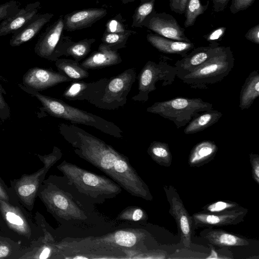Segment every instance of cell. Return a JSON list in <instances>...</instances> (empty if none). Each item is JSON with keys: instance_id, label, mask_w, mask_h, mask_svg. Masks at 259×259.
I'll use <instances>...</instances> for the list:
<instances>
[{"instance_id": "6da1fadb", "label": "cell", "mask_w": 259, "mask_h": 259, "mask_svg": "<svg viewBox=\"0 0 259 259\" xmlns=\"http://www.w3.org/2000/svg\"><path fill=\"white\" fill-rule=\"evenodd\" d=\"M59 133L81 158L107 175L129 193L147 200L153 197L128 159L101 139L74 124L61 123Z\"/></svg>"}, {"instance_id": "7a4b0ae2", "label": "cell", "mask_w": 259, "mask_h": 259, "mask_svg": "<svg viewBox=\"0 0 259 259\" xmlns=\"http://www.w3.org/2000/svg\"><path fill=\"white\" fill-rule=\"evenodd\" d=\"M19 86L25 92L36 97L41 103L44 110L52 116L69 121L73 124L93 127L115 138L123 137L122 131L112 122L70 106L61 100L42 95L22 84Z\"/></svg>"}, {"instance_id": "3957f363", "label": "cell", "mask_w": 259, "mask_h": 259, "mask_svg": "<svg viewBox=\"0 0 259 259\" xmlns=\"http://www.w3.org/2000/svg\"><path fill=\"white\" fill-rule=\"evenodd\" d=\"M67 184L80 194L95 200L104 201L119 194L121 187L112 180L84 169L65 160L60 165Z\"/></svg>"}, {"instance_id": "277c9868", "label": "cell", "mask_w": 259, "mask_h": 259, "mask_svg": "<svg viewBox=\"0 0 259 259\" xmlns=\"http://www.w3.org/2000/svg\"><path fill=\"white\" fill-rule=\"evenodd\" d=\"M234 62L231 48L221 46L207 61L179 78L191 88L206 90L228 76L234 67Z\"/></svg>"}, {"instance_id": "5b68a950", "label": "cell", "mask_w": 259, "mask_h": 259, "mask_svg": "<svg viewBox=\"0 0 259 259\" xmlns=\"http://www.w3.org/2000/svg\"><path fill=\"white\" fill-rule=\"evenodd\" d=\"M212 109L211 103L201 98L179 97L155 102L146 111L172 121L180 128L186 126L198 114Z\"/></svg>"}, {"instance_id": "8992f818", "label": "cell", "mask_w": 259, "mask_h": 259, "mask_svg": "<svg viewBox=\"0 0 259 259\" xmlns=\"http://www.w3.org/2000/svg\"><path fill=\"white\" fill-rule=\"evenodd\" d=\"M170 59L161 56L159 61L146 62L138 76V93L132 97L135 101L145 102L149 99V94L156 89L155 84L162 81L163 87L171 84L177 75L175 66L168 64Z\"/></svg>"}, {"instance_id": "52a82bcc", "label": "cell", "mask_w": 259, "mask_h": 259, "mask_svg": "<svg viewBox=\"0 0 259 259\" xmlns=\"http://www.w3.org/2000/svg\"><path fill=\"white\" fill-rule=\"evenodd\" d=\"M136 75L135 69L132 68L108 78L100 98L93 105L106 110H115L123 107L126 103L127 97L136 80Z\"/></svg>"}, {"instance_id": "ba28073f", "label": "cell", "mask_w": 259, "mask_h": 259, "mask_svg": "<svg viewBox=\"0 0 259 259\" xmlns=\"http://www.w3.org/2000/svg\"><path fill=\"white\" fill-rule=\"evenodd\" d=\"M64 26L63 16H61L46 28L35 44L34 51L36 55L55 62L64 56L72 40L70 37L63 35Z\"/></svg>"}, {"instance_id": "9c48e42d", "label": "cell", "mask_w": 259, "mask_h": 259, "mask_svg": "<svg viewBox=\"0 0 259 259\" xmlns=\"http://www.w3.org/2000/svg\"><path fill=\"white\" fill-rule=\"evenodd\" d=\"M164 191L169 204V212L175 219L180 232L181 243L186 248L191 244L193 221L186 209L177 189L171 185H164Z\"/></svg>"}, {"instance_id": "30bf717a", "label": "cell", "mask_w": 259, "mask_h": 259, "mask_svg": "<svg viewBox=\"0 0 259 259\" xmlns=\"http://www.w3.org/2000/svg\"><path fill=\"white\" fill-rule=\"evenodd\" d=\"M143 27L155 32L161 36L181 41L191 42L185 34L176 19L164 12L157 13L153 11L145 19Z\"/></svg>"}, {"instance_id": "8fae6325", "label": "cell", "mask_w": 259, "mask_h": 259, "mask_svg": "<svg viewBox=\"0 0 259 259\" xmlns=\"http://www.w3.org/2000/svg\"><path fill=\"white\" fill-rule=\"evenodd\" d=\"M248 209L241 208L219 212L201 211L192 214L193 224L195 228H213L238 224L244 221Z\"/></svg>"}, {"instance_id": "7c38bea8", "label": "cell", "mask_w": 259, "mask_h": 259, "mask_svg": "<svg viewBox=\"0 0 259 259\" xmlns=\"http://www.w3.org/2000/svg\"><path fill=\"white\" fill-rule=\"evenodd\" d=\"M72 81L71 79L52 69L34 67L28 69L22 77V84L38 92L61 83Z\"/></svg>"}, {"instance_id": "4fadbf2b", "label": "cell", "mask_w": 259, "mask_h": 259, "mask_svg": "<svg viewBox=\"0 0 259 259\" xmlns=\"http://www.w3.org/2000/svg\"><path fill=\"white\" fill-rule=\"evenodd\" d=\"M108 78H103L96 81L86 82L74 81L64 91L62 96L70 101H87L93 104L100 97Z\"/></svg>"}, {"instance_id": "5bb4252c", "label": "cell", "mask_w": 259, "mask_h": 259, "mask_svg": "<svg viewBox=\"0 0 259 259\" xmlns=\"http://www.w3.org/2000/svg\"><path fill=\"white\" fill-rule=\"evenodd\" d=\"M219 42L209 44L208 46L194 48L185 57L174 64L178 78L202 65L212 57L220 49Z\"/></svg>"}, {"instance_id": "9a60e30c", "label": "cell", "mask_w": 259, "mask_h": 259, "mask_svg": "<svg viewBox=\"0 0 259 259\" xmlns=\"http://www.w3.org/2000/svg\"><path fill=\"white\" fill-rule=\"evenodd\" d=\"M107 14L106 9L99 8L74 11L63 16L64 30L74 31L90 27Z\"/></svg>"}, {"instance_id": "2e32d148", "label": "cell", "mask_w": 259, "mask_h": 259, "mask_svg": "<svg viewBox=\"0 0 259 259\" xmlns=\"http://www.w3.org/2000/svg\"><path fill=\"white\" fill-rule=\"evenodd\" d=\"M40 3L36 1L20 8L0 23V37L15 33L37 14Z\"/></svg>"}, {"instance_id": "e0dca14e", "label": "cell", "mask_w": 259, "mask_h": 259, "mask_svg": "<svg viewBox=\"0 0 259 259\" xmlns=\"http://www.w3.org/2000/svg\"><path fill=\"white\" fill-rule=\"evenodd\" d=\"M54 17L50 13L37 14L26 24L13 33L9 44L11 47H18L34 37Z\"/></svg>"}, {"instance_id": "ac0fdd59", "label": "cell", "mask_w": 259, "mask_h": 259, "mask_svg": "<svg viewBox=\"0 0 259 259\" xmlns=\"http://www.w3.org/2000/svg\"><path fill=\"white\" fill-rule=\"evenodd\" d=\"M200 235L211 245L222 248L244 247L250 244L248 239L222 229L206 228L200 233Z\"/></svg>"}, {"instance_id": "d6986e66", "label": "cell", "mask_w": 259, "mask_h": 259, "mask_svg": "<svg viewBox=\"0 0 259 259\" xmlns=\"http://www.w3.org/2000/svg\"><path fill=\"white\" fill-rule=\"evenodd\" d=\"M147 41L159 52L166 54L185 57L195 48L192 42L181 41L167 38L158 34L149 33L146 36Z\"/></svg>"}, {"instance_id": "ffe728a7", "label": "cell", "mask_w": 259, "mask_h": 259, "mask_svg": "<svg viewBox=\"0 0 259 259\" xmlns=\"http://www.w3.org/2000/svg\"><path fill=\"white\" fill-rule=\"evenodd\" d=\"M121 62V56L117 51L112 50L101 43L98 50L92 53L80 65L87 70L96 69L116 65Z\"/></svg>"}, {"instance_id": "44dd1931", "label": "cell", "mask_w": 259, "mask_h": 259, "mask_svg": "<svg viewBox=\"0 0 259 259\" xmlns=\"http://www.w3.org/2000/svg\"><path fill=\"white\" fill-rule=\"evenodd\" d=\"M218 150L214 142L203 140L196 144L192 149L188 157L190 166L199 167L212 160Z\"/></svg>"}, {"instance_id": "7402d4cb", "label": "cell", "mask_w": 259, "mask_h": 259, "mask_svg": "<svg viewBox=\"0 0 259 259\" xmlns=\"http://www.w3.org/2000/svg\"><path fill=\"white\" fill-rule=\"evenodd\" d=\"M258 96L259 73L257 70H254L248 75L242 86L239 95V107L242 110L248 109Z\"/></svg>"}, {"instance_id": "603a6c76", "label": "cell", "mask_w": 259, "mask_h": 259, "mask_svg": "<svg viewBox=\"0 0 259 259\" xmlns=\"http://www.w3.org/2000/svg\"><path fill=\"white\" fill-rule=\"evenodd\" d=\"M222 115L221 112L212 109L200 113L186 125L184 133L189 135L202 132L217 123Z\"/></svg>"}, {"instance_id": "cb8c5ba5", "label": "cell", "mask_w": 259, "mask_h": 259, "mask_svg": "<svg viewBox=\"0 0 259 259\" xmlns=\"http://www.w3.org/2000/svg\"><path fill=\"white\" fill-rule=\"evenodd\" d=\"M55 65L59 72L72 81L80 80L89 76L88 70L74 60L59 58L55 61Z\"/></svg>"}, {"instance_id": "d4e9b609", "label": "cell", "mask_w": 259, "mask_h": 259, "mask_svg": "<svg viewBox=\"0 0 259 259\" xmlns=\"http://www.w3.org/2000/svg\"><path fill=\"white\" fill-rule=\"evenodd\" d=\"M145 236L144 232L120 230L105 239L119 246L132 248L142 241Z\"/></svg>"}, {"instance_id": "484cf974", "label": "cell", "mask_w": 259, "mask_h": 259, "mask_svg": "<svg viewBox=\"0 0 259 259\" xmlns=\"http://www.w3.org/2000/svg\"><path fill=\"white\" fill-rule=\"evenodd\" d=\"M147 153L151 158L159 165L165 167L171 165L172 155L167 143L153 141L147 149Z\"/></svg>"}, {"instance_id": "4316f807", "label": "cell", "mask_w": 259, "mask_h": 259, "mask_svg": "<svg viewBox=\"0 0 259 259\" xmlns=\"http://www.w3.org/2000/svg\"><path fill=\"white\" fill-rule=\"evenodd\" d=\"M96 41L95 38H85L77 41L71 40L65 53L64 56H71L79 62L90 52L92 45Z\"/></svg>"}, {"instance_id": "83f0119b", "label": "cell", "mask_w": 259, "mask_h": 259, "mask_svg": "<svg viewBox=\"0 0 259 259\" xmlns=\"http://www.w3.org/2000/svg\"><path fill=\"white\" fill-rule=\"evenodd\" d=\"M136 32L127 29L122 33H108L104 32L102 38V43L113 51L124 48L130 37Z\"/></svg>"}, {"instance_id": "f1b7e54d", "label": "cell", "mask_w": 259, "mask_h": 259, "mask_svg": "<svg viewBox=\"0 0 259 259\" xmlns=\"http://www.w3.org/2000/svg\"><path fill=\"white\" fill-rule=\"evenodd\" d=\"M209 1L206 4L203 5L200 0H188L185 11L186 18L184 26L186 28L193 26L197 18L203 14L207 9Z\"/></svg>"}, {"instance_id": "f546056e", "label": "cell", "mask_w": 259, "mask_h": 259, "mask_svg": "<svg viewBox=\"0 0 259 259\" xmlns=\"http://www.w3.org/2000/svg\"><path fill=\"white\" fill-rule=\"evenodd\" d=\"M155 0H148L136 9L133 15L132 27L142 28V24L146 17L154 10Z\"/></svg>"}, {"instance_id": "4dcf8cb0", "label": "cell", "mask_w": 259, "mask_h": 259, "mask_svg": "<svg viewBox=\"0 0 259 259\" xmlns=\"http://www.w3.org/2000/svg\"><path fill=\"white\" fill-rule=\"evenodd\" d=\"M239 204L228 200H220L208 203L202 208V211L206 212H219L224 211L236 210L241 208Z\"/></svg>"}, {"instance_id": "1f68e13d", "label": "cell", "mask_w": 259, "mask_h": 259, "mask_svg": "<svg viewBox=\"0 0 259 259\" xmlns=\"http://www.w3.org/2000/svg\"><path fill=\"white\" fill-rule=\"evenodd\" d=\"M125 20L121 14L115 16L106 23L104 32L108 33H122L127 29L125 25Z\"/></svg>"}, {"instance_id": "d6a6232c", "label": "cell", "mask_w": 259, "mask_h": 259, "mask_svg": "<svg viewBox=\"0 0 259 259\" xmlns=\"http://www.w3.org/2000/svg\"><path fill=\"white\" fill-rule=\"evenodd\" d=\"M20 4L15 0H11L0 5V21L15 13L19 9Z\"/></svg>"}, {"instance_id": "836d02e7", "label": "cell", "mask_w": 259, "mask_h": 259, "mask_svg": "<svg viewBox=\"0 0 259 259\" xmlns=\"http://www.w3.org/2000/svg\"><path fill=\"white\" fill-rule=\"evenodd\" d=\"M4 94L6 95L7 93L0 80V119L3 120H7L10 116V109L4 98Z\"/></svg>"}, {"instance_id": "e575fe53", "label": "cell", "mask_w": 259, "mask_h": 259, "mask_svg": "<svg viewBox=\"0 0 259 259\" xmlns=\"http://www.w3.org/2000/svg\"><path fill=\"white\" fill-rule=\"evenodd\" d=\"M227 28L226 27H217L211 31L203 36V37L206 40L209 42V44L213 42H218L221 41L224 37Z\"/></svg>"}, {"instance_id": "d590c367", "label": "cell", "mask_w": 259, "mask_h": 259, "mask_svg": "<svg viewBox=\"0 0 259 259\" xmlns=\"http://www.w3.org/2000/svg\"><path fill=\"white\" fill-rule=\"evenodd\" d=\"M132 214L123 212V214H121V218L123 219H127L133 220L134 221H139L140 220H146L147 219V215L146 213L141 208L136 207L134 208L133 210H131Z\"/></svg>"}, {"instance_id": "8d00e7d4", "label": "cell", "mask_w": 259, "mask_h": 259, "mask_svg": "<svg viewBox=\"0 0 259 259\" xmlns=\"http://www.w3.org/2000/svg\"><path fill=\"white\" fill-rule=\"evenodd\" d=\"M255 0H232L230 12L236 14L250 7Z\"/></svg>"}, {"instance_id": "74e56055", "label": "cell", "mask_w": 259, "mask_h": 259, "mask_svg": "<svg viewBox=\"0 0 259 259\" xmlns=\"http://www.w3.org/2000/svg\"><path fill=\"white\" fill-rule=\"evenodd\" d=\"M249 155L253 179L259 185V155L252 153Z\"/></svg>"}, {"instance_id": "f35d334b", "label": "cell", "mask_w": 259, "mask_h": 259, "mask_svg": "<svg viewBox=\"0 0 259 259\" xmlns=\"http://www.w3.org/2000/svg\"><path fill=\"white\" fill-rule=\"evenodd\" d=\"M171 10L180 14H184L188 0H169Z\"/></svg>"}, {"instance_id": "ab89813d", "label": "cell", "mask_w": 259, "mask_h": 259, "mask_svg": "<svg viewBox=\"0 0 259 259\" xmlns=\"http://www.w3.org/2000/svg\"><path fill=\"white\" fill-rule=\"evenodd\" d=\"M245 37L252 42L259 45V24L249 29L245 33Z\"/></svg>"}, {"instance_id": "60d3db41", "label": "cell", "mask_w": 259, "mask_h": 259, "mask_svg": "<svg viewBox=\"0 0 259 259\" xmlns=\"http://www.w3.org/2000/svg\"><path fill=\"white\" fill-rule=\"evenodd\" d=\"M212 2L213 9L215 12L223 11L227 7L230 0H208Z\"/></svg>"}, {"instance_id": "b9f144b4", "label": "cell", "mask_w": 259, "mask_h": 259, "mask_svg": "<svg viewBox=\"0 0 259 259\" xmlns=\"http://www.w3.org/2000/svg\"><path fill=\"white\" fill-rule=\"evenodd\" d=\"M36 189L34 185H25L20 187L18 189L19 194L23 196H27L32 194Z\"/></svg>"}, {"instance_id": "7bdbcfd3", "label": "cell", "mask_w": 259, "mask_h": 259, "mask_svg": "<svg viewBox=\"0 0 259 259\" xmlns=\"http://www.w3.org/2000/svg\"><path fill=\"white\" fill-rule=\"evenodd\" d=\"M6 218L11 224L17 225H22L23 224L22 219L13 212H8L6 214Z\"/></svg>"}, {"instance_id": "ee69618b", "label": "cell", "mask_w": 259, "mask_h": 259, "mask_svg": "<svg viewBox=\"0 0 259 259\" xmlns=\"http://www.w3.org/2000/svg\"><path fill=\"white\" fill-rule=\"evenodd\" d=\"M211 251L210 253L206 257H205V258H214V259H219V258H231L230 257L226 256L223 255L221 253H219L218 251L215 250V248L213 247V246L211 245Z\"/></svg>"}, {"instance_id": "f6af8a7d", "label": "cell", "mask_w": 259, "mask_h": 259, "mask_svg": "<svg viewBox=\"0 0 259 259\" xmlns=\"http://www.w3.org/2000/svg\"><path fill=\"white\" fill-rule=\"evenodd\" d=\"M9 248L5 246H0V257H3L8 255Z\"/></svg>"}, {"instance_id": "bcb514c9", "label": "cell", "mask_w": 259, "mask_h": 259, "mask_svg": "<svg viewBox=\"0 0 259 259\" xmlns=\"http://www.w3.org/2000/svg\"><path fill=\"white\" fill-rule=\"evenodd\" d=\"M50 253V249L49 248H45L42 252L41 253L40 256H39V258L40 259H46L47 258L48 256H49V255Z\"/></svg>"}, {"instance_id": "7dc6e473", "label": "cell", "mask_w": 259, "mask_h": 259, "mask_svg": "<svg viewBox=\"0 0 259 259\" xmlns=\"http://www.w3.org/2000/svg\"><path fill=\"white\" fill-rule=\"evenodd\" d=\"M135 0H121L123 4H127L133 2Z\"/></svg>"}, {"instance_id": "c3c4849f", "label": "cell", "mask_w": 259, "mask_h": 259, "mask_svg": "<svg viewBox=\"0 0 259 259\" xmlns=\"http://www.w3.org/2000/svg\"><path fill=\"white\" fill-rule=\"evenodd\" d=\"M141 1V3H144L145 2H146L148 0H140Z\"/></svg>"}]
</instances>
